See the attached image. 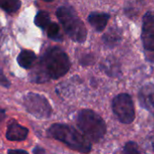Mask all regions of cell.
I'll list each match as a JSON object with an SVG mask.
<instances>
[{
	"label": "cell",
	"instance_id": "obj_17",
	"mask_svg": "<svg viewBox=\"0 0 154 154\" xmlns=\"http://www.w3.org/2000/svg\"><path fill=\"white\" fill-rule=\"evenodd\" d=\"M124 152L128 154H134V153H140V150L138 148V145L134 143V142H129L127 143L125 147H124Z\"/></svg>",
	"mask_w": 154,
	"mask_h": 154
},
{
	"label": "cell",
	"instance_id": "obj_15",
	"mask_svg": "<svg viewBox=\"0 0 154 154\" xmlns=\"http://www.w3.org/2000/svg\"><path fill=\"white\" fill-rule=\"evenodd\" d=\"M47 29V35L50 39L60 42L62 41V35L60 33V26L56 23H50Z\"/></svg>",
	"mask_w": 154,
	"mask_h": 154
},
{
	"label": "cell",
	"instance_id": "obj_18",
	"mask_svg": "<svg viewBox=\"0 0 154 154\" xmlns=\"http://www.w3.org/2000/svg\"><path fill=\"white\" fill-rule=\"evenodd\" d=\"M0 85L3 86V87H5V88L10 87V82L5 78V76L4 75V72H3L2 69H0Z\"/></svg>",
	"mask_w": 154,
	"mask_h": 154
},
{
	"label": "cell",
	"instance_id": "obj_9",
	"mask_svg": "<svg viewBox=\"0 0 154 154\" xmlns=\"http://www.w3.org/2000/svg\"><path fill=\"white\" fill-rule=\"evenodd\" d=\"M27 135H28V129L19 125L15 121H13L9 124L5 134V137L7 140L15 141V142L25 140Z\"/></svg>",
	"mask_w": 154,
	"mask_h": 154
},
{
	"label": "cell",
	"instance_id": "obj_11",
	"mask_svg": "<svg viewBox=\"0 0 154 154\" xmlns=\"http://www.w3.org/2000/svg\"><path fill=\"white\" fill-rule=\"evenodd\" d=\"M102 70L110 77H118L121 75V68L117 59L113 56L107 57L101 64Z\"/></svg>",
	"mask_w": 154,
	"mask_h": 154
},
{
	"label": "cell",
	"instance_id": "obj_14",
	"mask_svg": "<svg viewBox=\"0 0 154 154\" xmlns=\"http://www.w3.org/2000/svg\"><path fill=\"white\" fill-rule=\"evenodd\" d=\"M50 23H51V18H50V14L48 12L40 11L35 15L34 23L36 24V26L42 29H46L48 25L50 24Z\"/></svg>",
	"mask_w": 154,
	"mask_h": 154
},
{
	"label": "cell",
	"instance_id": "obj_20",
	"mask_svg": "<svg viewBox=\"0 0 154 154\" xmlns=\"http://www.w3.org/2000/svg\"><path fill=\"white\" fill-rule=\"evenodd\" d=\"M5 117V111L4 109L0 108V124L4 121Z\"/></svg>",
	"mask_w": 154,
	"mask_h": 154
},
{
	"label": "cell",
	"instance_id": "obj_6",
	"mask_svg": "<svg viewBox=\"0 0 154 154\" xmlns=\"http://www.w3.org/2000/svg\"><path fill=\"white\" fill-rule=\"evenodd\" d=\"M23 106L28 113L37 118H49L52 113V108L49 101L39 94H27L23 98Z\"/></svg>",
	"mask_w": 154,
	"mask_h": 154
},
{
	"label": "cell",
	"instance_id": "obj_7",
	"mask_svg": "<svg viewBox=\"0 0 154 154\" xmlns=\"http://www.w3.org/2000/svg\"><path fill=\"white\" fill-rule=\"evenodd\" d=\"M142 40L145 51H154V13L147 12L143 19Z\"/></svg>",
	"mask_w": 154,
	"mask_h": 154
},
{
	"label": "cell",
	"instance_id": "obj_5",
	"mask_svg": "<svg viewBox=\"0 0 154 154\" xmlns=\"http://www.w3.org/2000/svg\"><path fill=\"white\" fill-rule=\"evenodd\" d=\"M112 109L118 120L125 125L134 122L135 117L134 105L128 94H119L112 101Z\"/></svg>",
	"mask_w": 154,
	"mask_h": 154
},
{
	"label": "cell",
	"instance_id": "obj_22",
	"mask_svg": "<svg viewBox=\"0 0 154 154\" xmlns=\"http://www.w3.org/2000/svg\"><path fill=\"white\" fill-rule=\"evenodd\" d=\"M43 1H45V2H51V1H53V0H43Z\"/></svg>",
	"mask_w": 154,
	"mask_h": 154
},
{
	"label": "cell",
	"instance_id": "obj_21",
	"mask_svg": "<svg viewBox=\"0 0 154 154\" xmlns=\"http://www.w3.org/2000/svg\"><path fill=\"white\" fill-rule=\"evenodd\" d=\"M33 153L37 154V153H44L45 152H44V150L43 149H42V148H40V147H36L34 150H33V152H32Z\"/></svg>",
	"mask_w": 154,
	"mask_h": 154
},
{
	"label": "cell",
	"instance_id": "obj_2",
	"mask_svg": "<svg viewBox=\"0 0 154 154\" xmlns=\"http://www.w3.org/2000/svg\"><path fill=\"white\" fill-rule=\"evenodd\" d=\"M48 134L51 137L63 143L74 151L83 153L91 151L90 141L70 125L54 124L48 129Z\"/></svg>",
	"mask_w": 154,
	"mask_h": 154
},
{
	"label": "cell",
	"instance_id": "obj_1",
	"mask_svg": "<svg viewBox=\"0 0 154 154\" xmlns=\"http://www.w3.org/2000/svg\"><path fill=\"white\" fill-rule=\"evenodd\" d=\"M70 68V61L66 52L60 47L49 48L40 62L30 73V79L35 83H44L50 79L63 77Z\"/></svg>",
	"mask_w": 154,
	"mask_h": 154
},
{
	"label": "cell",
	"instance_id": "obj_8",
	"mask_svg": "<svg viewBox=\"0 0 154 154\" xmlns=\"http://www.w3.org/2000/svg\"><path fill=\"white\" fill-rule=\"evenodd\" d=\"M140 105L154 116V85L149 83L144 85L139 91Z\"/></svg>",
	"mask_w": 154,
	"mask_h": 154
},
{
	"label": "cell",
	"instance_id": "obj_4",
	"mask_svg": "<svg viewBox=\"0 0 154 154\" xmlns=\"http://www.w3.org/2000/svg\"><path fill=\"white\" fill-rule=\"evenodd\" d=\"M56 15L68 36L76 42H84L87 39V29L76 11L70 6H60Z\"/></svg>",
	"mask_w": 154,
	"mask_h": 154
},
{
	"label": "cell",
	"instance_id": "obj_13",
	"mask_svg": "<svg viewBox=\"0 0 154 154\" xmlns=\"http://www.w3.org/2000/svg\"><path fill=\"white\" fill-rule=\"evenodd\" d=\"M36 60V55L33 51L29 50H23L22 51L18 57H17V62L18 64L23 68V69H30L33 65L34 61Z\"/></svg>",
	"mask_w": 154,
	"mask_h": 154
},
{
	"label": "cell",
	"instance_id": "obj_10",
	"mask_svg": "<svg viewBox=\"0 0 154 154\" xmlns=\"http://www.w3.org/2000/svg\"><path fill=\"white\" fill-rule=\"evenodd\" d=\"M109 18H110L109 14L94 12L88 15V21L97 32H102L106 28L109 21Z\"/></svg>",
	"mask_w": 154,
	"mask_h": 154
},
{
	"label": "cell",
	"instance_id": "obj_19",
	"mask_svg": "<svg viewBox=\"0 0 154 154\" xmlns=\"http://www.w3.org/2000/svg\"><path fill=\"white\" fill-rule=\"evenodd\" d=\"M8 153H27V152L23 150H9Z\"/></svg>",
	"mask_w": 154,
	"mask_h": 154
},
{
	"label": "cell",
	"instance_id": "obj_16",
	"mask_svg": "<svg viewBox=\"0 0 154 154\" xmlns=\"http://www.w3.org/2000/svg\"><path fill=\"white\" fill-rule=\"evenodd\" d=\"M21 6L20 0H0V8L7 13L16 12Z\"/></svg>",
	"mask_w": 154,
	"mask_h": 154
},
{
	"label": "cell",
	"instance_id": "obj_12",
	"mask_svg": "<svg viewBox=\"0 0 154 154\" xmlns=\"http://www.w3.org/2000/svg\"><path fill=\"white\" fill-rule=\"evenodd\" d=\"M121 40H122V34L120 30L117 28H110L103 36L104 43L110 48H113L117 44H119Z\"/></svg>",
	"mask_w": 154,
	"mask_h": 154
},
{
	"label": "cell",
	"instance_id": "obj_3",
	"mask_svg": "<svg viewBox=\"0 0 154 154\" xmlns=\"http://www.w3.org/2000/svg\"><path fill=\"white\" fill-rule=\"evenodd\" d=\"M77 125L85 136L94 143L99 142L106 132L105 121L99 115L90 109H83L78 114Z\"/></svg>",
	"mask_w": 154,
	"mask_h": 154
},
{
	"label": "cell",
	"instance_id": "obj_23",
	"mask_svg": "<svg viewBox=\"0 0 154 154\" xmlns=\"http://www.w3.org/2000/svg\"><path fill=\"white\" fill-rule=\"evenodd\" d=\"M152 148H153V151H154V141L152 142Z\"/></svg>",
	"mask_w": 154,
	"mask_h": 154
}]
</instances>
